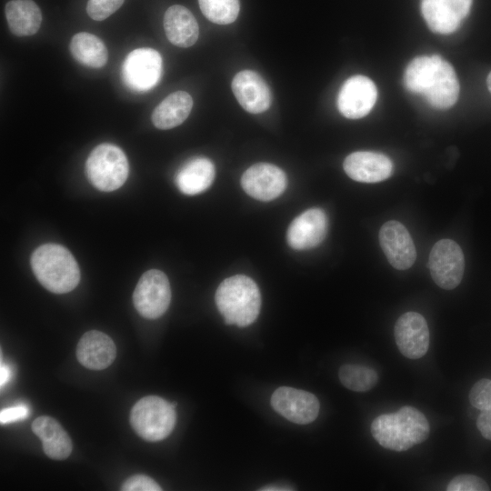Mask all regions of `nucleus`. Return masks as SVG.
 Segmentation results:
<instances>
[{
    "instance_id": "f257e3e1",
    "label": "nucleus",
    "mask_w": 491,
    "mask_h": 491,
    "mask_svg": "<svg viewBox=\"0 0 491 491\" xmlns=\"http://www.w3.org/2000/svg\"><path fill=\"white\" fill-rule=\"evenodd\" d=\"M403 80L409 92L423 95L434 108L447 109L459 95L455 69L437 55L414 58L406 66Z\"/></svg>"
},
{
    "instance_id": "f03ea898",
    "label": "nucleus",
    "mask_w": 491,
    "mask_h": 491,
    "mask_svg": "<svg viewBox=\"0 0 491 491\" xmlns=\"http://www.w3.org/2000/svg\"><path fill=\"white\" fill-rule=\"evenodd\" d=\"M370 430L381 446L401 452L425 441L430 426L423 413L416 407L406 406L396 412L376 416Z\"/></svg>"
},
{
    "instance_id": "7ed1b4c3",
    "label": "nucleus",
    "mask_w": 491,
    "mask_h": 491,
    "mask_svg": "<svg viewBox=\"0 0 491 491\" xmlns=\"http://www.w3.org/2000/svg\"><path fill=\"white\" fill-rule=\"evenodd\" d=\"M32 270L40 284L55 294H65L76 287L80 269L71 252L57 244L38 246L31 256Z\"/></svg>"
},
{
    "instance_id": "20e7f679",
    "label": "nucleus",
    "mask_w": 491,
    "mask_h": 491,
    "mask_svg": "<svg viewBox=\"0 0 491 491\" xmlns=\"http://www.w3.org/2000/svg\"><path fill=\"white\" fill-rule=\"evenodd\" d=\"M216 306L227 325L245 327L256 321L261 306L258 286L250 277L236 275L225 279L215 296Z\"/></svg>"
},
{
    "instance_id": "39448f33",
    "label": "nucleus",
    "mask_w": 491,
    "mask_h": 491,
    "mask_svg": "<svg viewBox=\"0 0 491 491\" xmlns=\"http://www.w3.org/2000/svg\"><path fill=\"white\" fill-rule=\"evenodd\" d=\"M175 404L156 396L138 400L130 412V424L143 439L157 442L166 438L173 431L175 421Z\"/></svg>"
},
{
    "instance_id": "423d86ee",
    "label": "nucleus",
    "mask_w": 491,
    "mask_h": 491,
    "mask_svg": "<svg viewBox=\"0 0 491 491\" xmlns=\"http://www.w3.org/2000/svg\"><path fill=\"white\" fill-rule=\"evenodd\" d=\"M128 161L123 150L107 143L95 147L85 163L89 182L104 192L121 187L128 176Z\"/></svg>"
},
{
    "instance_id": "0eeeda50",
    "label": "nucleus",
    "mask_w": 491,
    "mask_h": 491,
    "mask_svg": "<svg viewBox=\"0 0 491 491\" xmlns=\"http://www.w3.org/2000/svg\"><path fill=\"white\" fill-rule=\"evenodd\" d=\"M133 302L145 318L155 319L163 316L171 302V287L166 275L157 269L145 272L135 288Z\"/></svg>"
},
{
    "instance_id": "6e6552de",
    "label": "nucleus",
    "mask_w": 491,
    "mask_h": 491,
    "mask_svg": "<svg viewBox=\"0 0 491 491\" xmlns=\"http://www.w3.org/2000/svg\"><path fill=\"white\" fill-rule=\"evenodd\" d=\"M428 267L434 282L441 288L451 290L461 282L465 271L462 249L451 239H441L432 247Z\"/></svg>"
},
{
    "instance_id": "1a4fd4ad",
    "label": "nucleus",
    "mask_w": 491,
    "mask_h": 491,
    "mask_svg": "<svg viewBox=\"0 0 491 491\" xmlns=\"http://www.w3.org/2000/svg\"><path fill=\"white\" fill-rule=\"evenodd\" d=\"M162 57L152 48L130 52L122 65V78L131 90L145 92L157 85L162 75Z\"/></svg>"
},
{
    "instance_id": "9d476101",
    "label": "nucleus",
    "mask_w": 491,
    "mask_h": 491,
    "mask_svg": "<svg viewBox=\"0 0 491 491\" xmlns=\"http://www.w3.org/2000/svg\"><path fill=\"white\" fill-rule=\"evenodd\" d=\"M273 409L287 420L306 425L313 422L319 413V401L307 391L281 386L271 396Z\"/></svg>"
},
{
    "instance_id": "9b49d317",
    "label": "nucleus",
    "mask_w": 491,
    "mask_h": 491,
    "mask_svg": "<svg viewBox=\"0 0 491 491\" xmlns=\"http://www.w3.org/2000/svg\"><path fill=\"white\" fill-rule=\"evenodd\" d=\"M377 99L375 83L365 75H353L345 81L337 95L339 112L346 118L358 119L366 115Z\"/></svg>"
},
{
    "instance_id": "f8f14e48",
    "label": "nucleus",
    "mask_w": 491,
    "mask_h": 491,
    "mask_svg": "<svg viewBox=\"0 0 491 491\" xmlns=\"http://www.w3.org/2000/svg\"><path fill=\"white\" fill-rule=\"evenodd\" d=\"M396 346L403 356L410 359L424 356L429 347V329L425 317L416 312H406L396 320L394 327Z\"/></svg>"
},
{
    "instance_id": "ddd939ff",
    "label": "nucleus",
    "mask_w": 491,
    "mask_h": 491,
    "mask_svg": "<svg viewBox=\"0 0 491 491\" xmlns=\"http://www.w3.org/2000/svg\"><path fill=\"white\" fill-rule=\"evenodd\" d=\"M245 192L255 199L270 201L279 196L286 187V176L275 165L258 163L247 168L241 177Z\"/></svg>"
},
{
    "instance_id": "4468645a",
    "label": "nucleus",
    "mask_w": 491,
    "mask_h": 491,
    "mask_svg": "<svg viewBox=\"0 0 491 491\" xmlns=\"http://www.w3.org/2000/svg\"><path fill=\"white\" fill-rule=\"evenodd\" d=\"M380 246L390 265L398 270L413 266L416 252L407 229L398 221L386 222L378 234Z\"/></svg>"
},
{
    "instance_id": "2eb2a0df",
    "label": "nucleus",
    "mask_w": 491,
    "mask_h": 491,
    "mask_svg": "<svg viewBox=\"0 0 491 491\" xmlns=\"http://www.w3.org/2000/svg\"><path fill=\"white\" fill-rule=\"evenodd\" d=\"M472 1L421 0V13L431 31L447 35L460 26L470 11Z\"/></svg>"
},
{
    "instance_id": "dca6fc26",
    "label": "nucleus",
    "mask_w": 491,
    "mask_h": 491,
    "mask_svg": "<svg viewBox=\"0 0 491 491\" xmlns=\"http://www.w3.org/2000/svg\"><path fill=\"white\" fill-rule=\"evenodd\" d=\"M327 226V216L321 208L307 209L291 222L287 243L296 250L314 248L325 239Z\"/></svg>"
},
{
    "instance_id": "f3484780",
    "label": "nucleus",
    "mask_w": 491,
    "mask_h": 491,
    "mask_svg": "<svg viewBox=\"0 0 491 491\" xmlns=\"http://www.w3.org/2000/svg\"><path fill=\"white\" fill-rule=\"evenodd\" d=\"M231 86L236 100L246 111L260 114L269 108L272 102L270 89L256 72L240 71L234 76Z\"/></svg>"
},
{
    "instance_id": "a211bd4d",
    "label": "nucleus",
    "mask_w": 491,
    "mask_h": 491,
    "mask_svg": "<svg viewBox=\"0 0 491 491\" xmlns=\"http://www.w3.org/2000/svg\"><path fill=\"white\" fill-rule=\"evenodd\" d=\"M346 174L355 181L377 183L387 179L393 173V163L386 155L357 151L348 155L343 163Z\"/></svg>"
},
{
    "instance_id": "6ab92c4d",
    "label": "nucleus",
    "mask_w": 491,
    "mask_h": 491,
    "mask_svg": "<svg viewBox=\"0 0 491 491\" xmlns=\"http://www.w3.org/2000/svg\"><path fill=\"white\" fill-rule=\"evenodd\" d=\"M116 356L114 341L106 334L91 330L85 333L76 346V358L85 367L103 370L108 367Z\"/></svg>"
},
{
    "instance_id": "aec40b11",
    "label": "nucleus",
    "mask_w": 491,
    "mask_h": 491,
    "mask_svg": "<svg viewBox=\"0 0 491 491\" xmlns=\"http://www.w3.org/2000/svg\"><path fill=\"white\" fill-rule=\"evenodd\" d=\"M32 430L41 440L49 458L64 460L70 456L72 440L57 420L48 416H38L32 423Z\"/></svg>"
},
{
    "instance_id": "412c9836",
    "label": "nucleus",
    "mask_w": 491,
    "mask_h": 491,
    "mask_svg": "<svg viewBox=\"0 0 491 491\" xmlns=\"http://www.w3.org/2000/svg\"><path fill=\"white\" fill-rule=\"evenodd\" d=\"M167 39L178 47H189L198 39L199 27L193 14L185 6L174 5L164 15Z\"/></svg>"
},
{
    "instance_id": "4be33fe9",
    "label": "nucleus",
    "mask_w": 491,
    "mask_h": 491,
    "mask_svg": "<svg viewBox=\"0 0 491 491\" xmlns=\"http://www.w3.org/2000/svg\"><path fill=\"white\" fill-rule=\"evenodd\" d=\"M214 164L205 157H195L186 162L175 175V184L185 195H197L206 190L214 181Z\"/></svg>"
},
{
    "instance_id": "5701e85b",
    "label": "nucleus",
    "mask_w": 491,
    "mask_h": 491,
    "mask_svg": "<svg viewBox=\"0 0 491 491\" xmlns=\"http://www.w3.org/2000/svg\"><path fill=\"white\" fill-rule=\"evenodd\" d=\"M192 107L191 95L185 91H175L155 106L151 115L152 123L158 129L174 128L187 118Z\"/></svg>"
},
{
    "instance_id": "b1692460",
    "label": "nucleus",
    "mask_w": 491,
    "mask_h": 491,
    "mask_svg": "<svg viewBox=\"0 0 491 491\" xmlns=\"http://www.w3.org/2000/svg\"><path fill=\"white\" fill-rule=\"evenodd\" d=\"M5 17L12 34L16 36L35 35L40 28L42 15L32 0H12L5 5Z\"/></svg>"
},
{
    "instance_id": "393cba45",
    "label": "nucleus",
    "mask_w": 491,
    "mask_h": 491,
    "mask_svg": "<svg viewBox=\"0 0 491 491\" xmlns=\"http://www.w3.org/2000/svg\"><path fill=\"white\" fill-rule=\"evenodd\" d=\"M69 49L74 58L84 65L100 68L107 62L108 52L105 45L90 33L75 34L70 41Z\"/></svg>"
},
{
    "instance_id": "a878e982",
    "label": "nucleus",
    "mask_w": 491,
    "mask_h": 491,
    "mask_svg": "<svg viewBox=\"0 0 491 491\" xmlns=\"http://www.w3.org/2000/svg\"><path fill=\"white\" fill-rule=\"evenodd\" d=\"M338 376L345 387L355 392L369 391L378 382V375L373 368L360 365H343Z\"/></svg>"
},
{
    "instance_id": "bb28decb",
    "label": "nucleus",
    "mask_w": 491,
    "mask_h": 491,
    "mask_svg": "<svg viewBox=\"0 0 491 491\" xmlns=\"http://www.w3.org/2000/svg\"><path fill=\"white\" fill-rule=\"evenodd\" d=\"M203 15L217 25L233 23L239 14V0H198Z\"/></svg>"
},
{
    "instance_id": "cd10ccee",
    "label": "nucleus",
    "mask_w": 491,
    "mask_h": 491,
    "mask_svg": "<svg viewBox=\"0 0 491 491\" xmlns=\"http://www.w3.org/2000/svg\"><path fill=\"white\" fill-rule=\"evenodd\" d=\"M470 404L484 411L491 408V379L484 378L477 381L469 393Z\"/></svg>"
},
{
    "instance_id": "c85d7f7f",
    "label": "nucleus",
    "mask_w": 491,
    "mask_h": 491,
    "mask_svg": "<svg viewBox=\"0 0 491 491\" xmlns=\"http://www.w3.org/2000/svg\"><path fill=\"white\" fill-rule=\"evenodd\" d=\"M447 491H487L486 481L474 475H458L455 476L446 486Z\"/></svg>"
},
{
    "instance_id": "c756f323",
    "label": "nucleus",
    "mask_w": 491,
    "mask_h": 491,
    "mask_svg": "<svg viewBox=\"0 0 491 491\" xmlns=\"http://www.w3.org/2000/svg\"><path fill=\"white\" fill-rule=\"evenodd\" d=\"M125 0H88L86 12L95 21H102L121 7Z\"/></svg>"
},
{
    "instance_id": "7c9ffc66",
    "label": "nucleus",
    "mask_w": 491,
    "mask_h": 491,
    "mask_svg": "<svg viewBox=\"0 0 491 491\" xmlns=\"http://www.w3.org/2000/svg\"><path fill=\"white\" fill-rule=\"evenodd\" d=\"M123 491H160L161 486L151 477L145 475H134L128 477L122 485Z\"/></svg>"
},
{
    "instance_id": "2f4dec72",
    "label": "nucleus",
    "mask_w": 491,
    "mask_h": 491,
    "mask_svg": "<svg viewBox=\"0 0 491 491\" xmlns=\"http://www.w3.org/2000/svg\"><path fill=\"white\" fill-rule=\"evenodd\" d=\"M28 415V408L22 405L2 409L0 412V423L4 425L20 421L26 418Z\"/></svg>"
},
{
    "instance_id": "473e14b6",
    "label": "nucleus",
    "mask_w": 491,
    "mask_h": 491,
    "mask_svg": "<svg viewBox=\"0 0 491 491\" xmlns=\"http://www.w3.org/2000/svg\"><path fill=\"white\" fill-rule=\"evenodd\" d=\"M476 426L486 439L491 440V408L480 411Z\"/></svg>"
},
{
    "instance_id": "72a5a7b5",
    "label": "nucleus",
    "mask_w": 491,
    "mask_h": 491,
    "mask_svg": "<svg viewBox=\"0 0 491 491\" xmlns=\"http://www.w3.org/2000/svg\"><path fill=\"white\" fill-rule=\"evenodd\" d=\"M9 377H10V370L5 365H3V363H2L1 367H0V386H1V387H3V386L9 380Z\"/></svg>"
},
{
    "instance_id": "f704fd0d",
    "label": "nucleus",
    "mask_w": 491,
    "mask_h": 491,
    "mask_svg": "<svg viewBox=\"0 0 491 491\" xmlns=\"http://www.w3.org/2000/svg\"><path fill=\"white\" fill-rule=\"evenodd\" d=\"M260 490H262V491H264V490H266V491H276V490L283 491V490H292V488H289L287 486H274L273 485V486H265L263 488H260Z\"/></svg>"
},
{
    "instance_id": "c9c22d12",
    "label": "nucleus",
    "mask_w": 491,
    "mask_h": 491,
    "mask_svg": "<svg viewBox=\"0 0 491 491\" xmlns=\"http://www.w3.org/2000/svg\"><path fill=\"white\" fill-rule=\"evenodd\" d=\"M486 84H487V88L491 94V71L489 72L488 75H487V78H486Z\"/></svg>"
}]
</instances>
